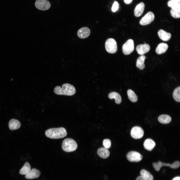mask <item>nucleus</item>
Segmentation results:
<instances>
[{"instance_id": "nucleus-32", "label": "nucleus", "mask_w": 180, "mask_h": 180, "mask_svg": "<svg viewBox=\"0 0 180 180\" xmlns=\"http://www.w3.org/2000/svg\"><path fill=\"white\" fill-rule=\"evenodd\" d=\"M133 0H124L125 3L126 4H129L131 3Z\"/></svg>"}, {"instance_id": "nucleus-7", "label": "nucleus", "mask_w": 180, "mask_h": 180, "mask_svg": "<svg viewBox=\"0 0 180 180\" xmlns=\"http://www.w3.org/2000/svg\"><path fill=\"white\" fill-rule=\"evenodd\" d=\"M154 18V15L151 12H148L141 19L140 24L142 26L149 24L152 22Z\"/></svg>"}, {"instance_id": "nucleus-20", "label": "nucleus", "mask_w": 180, "mask_h": 180, "mask_svg": "<svg viewBox=\"0 0 180 180\" xmlns=\"http://www.w3.org/2000/svg\"><path fill=\"white\" fill-rule=\"evenodd\" d=\"M146 58L145 56L142 55L137 59L136 62V67L140 70L143 69L145 67L144 62Z\"/></svg>"}, {"instance_id": "nucleus-29", "label": "nucleus", "mask_w": 180, "mask_h": 180, "mask_svg": "<svg viewBox=\"0 0 180 180\" xmlns=\"http://www.w3.org/2000/svg\"><path fill=\"white\" fill-rule=\"evenodd\" d=\"M103 144L104 148L107 149L109 148L111 145V142L109 139H104L103 142Z\"/></svg>"}, {"instance_id": "nucleus-1", "label": "nucleus", "mask_w": 180, "mask_h": 180, "mask_svg": "<svg viewBox=\"0 0 180 180\" xmlns=\"http://www.w3.org/2000/svg\"><path fill=\"white\" fill-rule=\"evenodd\" d=\"M54 92L58 95L71 96L75 94L76 90L73 85L65 83L62 85V88L59 86H56L54 89Z\"/></svg>"}, {"instance_id": "nucleus-15", "label": "nucleus", "mask_w": 180, "mask_h": 180, "mask_svg": "<svg viewBox=\"0 0 180 180\" xmlns=\"http://www.w3.org/2000/svg\"><path fill=\"white\" fill-rule=\"evenodd\" d=\"M158 34L160 39L165 41L168 40L171 37V34L170 33H168L162 29L159 30Z\"/></svg>"}, {"instance_id": "nucleus-11", "label": "nucleus", "mask_w": 180, "mask_h": 180, "mask_svg": "<svg viewBox=\"0 0 180 180\" xmlns=\"http://www.w3.org/2000/svg\"><path fill=\"white\" fill-rule=\"evenodd\" d=\"M90 30L87 27H84L80 29L77 32L78 36L81 38H84L88 37L90 35Z\"/></svg>"}, {"instance_id": "nucleus-31", "label": "nucleus", "mask_w": 180, "mask_h": 180, "mask_svg": "<svg viewBox=\"0 0 180 180\" xmlns=\"http://www.w3.org/2000/svg\"><path fill=\"white\" fill-rule=\"evenodd\" d=\"M118 8L119 6L118 3L116 1H115L112 7V11L113 12H115L118 10Z\"/></svg>"}, {"instance_id": "nucleus-14", "label": "nucleus", "mask_w": 180, "mask_h": 180, "mask_svg": "<svg viewBox=\"0 0 180 180\" xmlns=\"http://www.w3.org/2000/svg\"><path fill=\"white\" fill-rule=\"evenodd\" d=\"M170 13L172 16L175 18L180 17V4H178L171 8Z\"/></svg>"}, {"instance_id": "nucleus-25", "label": "nucleus", "mask_w": 180, "mask_h": 180, "mask_svg": "<svg viewBox=\"0 0 180 180\" xmlns=\"http://www.w3.org/2000/svg\"><path fill=\"white\" fill-rule=\"evenodd\" d=\"M152 165L155 170L157 171H158L162 167L165 166H168L170 167L171 164L163 163L160 161H159L157 163L156 162L153 163Z\"/></svg>"}, {"instance_id": "nucleus-16", "label": "nucleus", "mask_w": 180, "mask_h": 180, "mask_svg": "<svg viewBox=\"0 0 180 180\" xmlns=\"http://www.w3.org/2000/svg\"><path fill=\"white\" fill-rule=\"evenodd\" d=\"M144 146L146 149L148 151H151L156 146V143L152 139L148 138L146 139L144 141Z\"/></svg>"}, {"instance_id": "nucleus-19", "label": "nucleus", "mask_w": 180, "mask_h": 180, "mask_svg": "<svg viewBox=\"0 0 180 180\" xmlns=\"http://www.w3.org/2000/svg\"><path fill=\"white\" fill-rule=\"evenodd\" d=\"M97 153L98 155L101 158H106L109 156L110 153L107 149L104 148H99L98 150Z\"/></svg>"}, {"instance_id": "nucleus-4", "label": "nucleus", "mask_w": 180, "mask_h": 180, "mask_svg": "<svg viewBox=\"0 0 180 180\" xmlns=\"http://www.w3.org/2000/svg\"><path fill=\"white\" fill-rule=\"evenodd\" d=\"M106 50L108 52L114 54L117 50L116 42L115 40L112 38L108 39L105 43Z\"/></svg>"}, {"instance_id": "nucleus-33", "label": "nucleus", "mask_w": 180, "mask_h": 180, "mask_svg": "<svg viewBox=\"0 0 180 180\" xmlns=\"http://www.w3.org/2000/svg\"><path fill=\"white\" fill-rule=\"evenodd\" d=\"M136 180H146L141 176H139L136 178Z\"/></svg>"}, {"instance_id": "nucleus-26", "label": "nucleus", "mask_w": 180, "mask_h": 180, "mask_svg": "<svg viewBox=\"0 0 180 180\" xmlns=\"http://www.w3.org/2000/svg\"><path fill=\"white\" fill-rule=\"evenodd\" d=\"M128 97L129 100L133 102H135L138 100V97L134 92L131 90L127 91Z\"/></svg>"}, {"instance_id": "nucleus-12", "label": "nucleus", "mask_w": 180, "mask_h": 180, "mask_svg": "<svg viewBox=\"0 0 180 180\" xmlns=\"http://www.w3.org/2000/svg\"><path fill=\"white\" fill-rule=\"evenodd\" d=\"M40 172L39 170L35 168H33L27 174H25V178L27 179H31L39 177Z\"/></svg>"}, {"instance_id": "nucleus-23", "label": "nucleus", "mask_w": 180, "mask_h": 180, "mask_svg": "<svg viewBox=\"0 0 180 180\" xmlns=\"http://www.w3.org/2000/svg\"><path fill=\"white\" fill-rule=\"evenodd\" d=\"M30 170L31 166L29 163L28 162H26L20 170L19 172L21 175H25L29 172Z\"/></svg>"}, {"instance_id": "nucleus-18", "label": "nucleus", "mask_w": 180, "mask_h": 180, "mask_svg": "<svg viewBox=\"0 0 180 180\" xmlns=\"http://www.w3.org/2000/svg\"><path fill=\"white\" fill-rule=\"evenodd\" d=\"M20 123L18 120L12 119L8 123L9 128L11 130L18 129L20 126Z\"/></svg>"}, {"instance_id": "nucleus-13", "label": "nucleus", "mask_w": 180, "mask_h": 180, "mask_svg": "<svg viewBox=\"0 0 180 180\" xmlns=\"http://www.w3.org/2000/svg\"><path fill=\"white\" fill-rule=\"evenodd\" d=\"M145 8V5L142 2H141L138 4L135 8L134 10V16L136 17L140 16L142 14Z\"/></svg>"}, {"instance_id": "nucleus-17", "label": "nucleus", "mask_w": 180, "mask_h": 180, "mask_svg": "<svg viewBox=\"0 0 180 180\" xmlns=\"http://www.w3.org/2000/svg\"><path fill=\"white\" fill-rule=\"evenodd\" d=\"M168 48V46L167 44L161 43L156 48V52L157 54H161L165 52Z\"/></svg>"}, {"instance_id": "nucleus-9", "label": "nucleus", "mask_w": 180, "mask_h": 180, "mask_svg": "<svg viewBox=\"0 0 180 180\" xmlns=\"http://www.w3.org/2000/svg\"><path fill=\"white\" fill-rule=\"evenodd\" d=\"M35 5L38 9L42 10L48 9L51 6L50 2L47 0H36Z\"/></svg>"}, {"instance_id": "nucleus-3", "label": "nucleus", "mask_w": 180, "mask_h": 180, "mask_svg": "<svg viewBox=\"0 0 180 180\" xmlns=\"http://www.w3.org/2000/svg\"><path fill=\"white\" fill-rule=\"evenodd\" d=\"M77 147L76 142L70 138H66L64 140L62 144V149L66 152L74 151L76 150Z\"/></svg>"}, {"instance_id": "nucleus-2", "label": "nucleus", "mask_w": 180, "mask_h": 180, "mask_svg": "<svg viewBox=\"0 0 180 180\" xmlns=\"http://www.w3.org/2000/svg\"><path fill=\"white\" fill-rule=\"evenodd\" d=\"M46 136L52 139H59L66 136L67 134L66 129L64 128H52L46 130L45 132Z\"/></svg>"}, {"instance_id": "nucleus-21", "label": "nucleus", "mask_w": 180, "mask_h": 180, "mask_svg": "<svg viewBox=\"0 0 180 180\" xmlns=\"http://www.w3.org/2000/svg\"><path fill=\"white\" fill-rule=\"evenodd\" d=\"M158 121L162 124H167L171 121V117L168 115L162 114L159 116L158 118Z\"/></svg>"}, {"instance_id": "nucleus-24", "label": "nucleus", "mask_w": 180, "mask_h": 180, "mask_svg": "<svg viewBox=\"0 0 180 180\" xmlns=\"http://www.w3.org/2000/svg\"><path fill=\"white\" fill-rule=\"evenodd\" d=\"M141 176L146 180H153V176L148 171L144 169L142 170L140 172Z\"/></svg>"}, {"instance_id": "nucleus-8", "label": "nucleus", "mask_w": 180, "mask_h": 180, "mask_svg": "<svg viewBox=\"0 0 180 180\" xmlns=\"http://www.w3.org/2000/svg\"><path fill=\"white\" fill-rule=\"evenodd\" d=\"M132 137L135 139L142 138L144 134V131L140 127L135 126L132 128L130 131Z\"/></svg>"}, {"instance_id": "nucleus-6", "label": "nucleus", "mask_w": 180, "mask_h": 180, "mask_svg": "<svg viewBox=\"0 0 180 180\" xmlns=\"http://www.w3.org/2000/svg\"><path fill=\"white\" fill-rule=\"evenodd\" d=\"M126 158L129 161L132 162H138L142 158V156L139 152L134 151H132L128 152L126 155Z\"/></svg>"}, {"instance_id": "nucleus-34", "label": "nucleus", "mask_w": 180, "mask_h": 180, "mask_svg": "<svg viewBox=\"0 0 180 180\" xmlns=\"http://www.w3.org/2000/svg\"><path fill=\"white\" fill-rule=\"evenodd\" d=\"M172 180H180V176H177L174 178Z\"/></svg>"}, {"instance_id": "nucleus-5", "label": "nucleus", "mask_w": 180, "mask_h": 180, "mask_svg": "<svg viewBox=\"0 0 180 180\" xmlns=\"http://www.w3.org/2000/svg\"><path fill=\"white\" fill-rule=\"evenodd\" d=\"M134 41L132 39L128 40L122 46L123 54L126 55L129 54L134 51Z\"/></svg>"}, {"instance_id": "nucleus-22", "label": "nucleus", "mask_w": 180, "mask_h": 180, "mask_svg": "<svg viewBox=\"0 0 180 180\" xmlns=\"http://www.w3.org/2000/svg\"><path fill=\"white\" fill-rule=\"evenodd\" d=\"M108 98L110 99L114 98L115 102L117 104H120L122 102V98L120 95L118 93L113 92L110 93L108 96Z\"/></svg>"}, {"instance_id": "nucleus-10", "label": "nucleus", "mask_w": 180, "mask_h": 180, "mask_svg": "<svg viewBox=\"0 0 180 180\" xmlns=\"http://www.w3.org/2000/svg\"><path fill=\"white\" fill-rule=\"evenodd\" d=\"M150 49V45L147 44H139L137 46L136 48L137 52L138 54L141 55L148 52Z\"/></svg>"}, {"instance_id": "nucleus-27", "label": "nucleus", "mask_w": 180, "mask_h": 180, "mask_svg": "<svg viewBox=\"0 0 180 180\" xmlns=\"http://www.w3.org/2000/svg\"><path fill=\"white\" fill-rule=\"evenodd\" d=\"M180 87L177 88L174 90L173 93V97L174 100L177 102H180Z\"/></svg>"}, {"instance_id": "nucleus-28", "label": "nucleus", "mask_w": 180, "mask_h": 180, "mask_svg": "<svg viewBox=\"0 0 180 180\" xmlns=\"http://www.w3.org/2000/svg\"><path fill=\"white\" fill-rule=\"evenodd\" d=\"M180 4V0H170L168 2V6L172 8L174 6Z\"/></svg>"}, {"instance_id": "nucleus-30", "label": "nucleus", "mask_w": 180, "mask_h": 180, "mask_svg": "<svg viewBox=\"0 0 180 180\" xmlns=\"http://www.w3.org/2000/svg\"><path fill=\"white\" fill-rule=\"evenodd\" d=\"M180 165V162L179 161H176L173 162L172 164H171V165L170 166V168L176 169L179 168Z\"/></svg>"}]
</instances>
